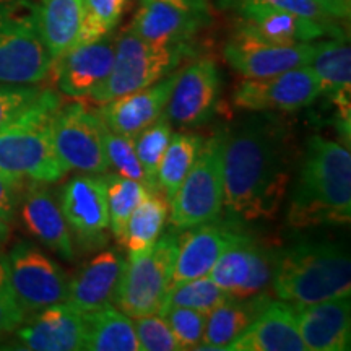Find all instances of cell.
<instances>
[{"mask_svg": "<svg viewBox=\"0 0 351 351\" xmlns=\"http://www.w3.org/2000/svg\"><path fill=\"white\" fill-rule=\"evenodd\" d=\"M295 145L274 112H256L223 134V210L241 225L271 219L291 182Z\"/></svg>", "mask_w": 351, "mask_h": 351, "instance_id": "cell-1", "label": "cell"}, {"mask_svg": "<svg viewBox=\"0 0 351 351\" xmlns=\"http://www.w3.org/2000/svg\"><path fill=\"white\" fill-rule=\"evenodd\" d=\"M351 219V153L320 135L307 142L287 223L293 230L348 225Z\"/></svg>", "mask_w": 351, "mask_h": 351, "instance_id": "cell-2", "label": "cell"}, {"mask_svg": "<svg viewBox=\"0 0 351 351\" xmlns=\"http://www.w3.org/2000/svg\"><path fill=\"white\" fill-rule=\"evenodd\" d=\"M271 289L295 307L350 296L351 262L339 244L302 241L275 254Z\"/></svg>", "mask_w": 351, "mask_h": 351, "instance_id": "cell-3", "label": "cell"}, {"mask_svg": "<svg viewBox=\"0 0 351 351\" xmlns=\"http://www.w3.org/2000/svg\"><path fill=\"white\" fill-rule=\"evenodd\" d=\"M60 96L41 90L32 104L0 129V173L23 182L54 184L67 174L52 147V119Z\"/></svg>", "mask_w": 351, "mask_h": 351, "instance_id": "cell-4", "label": "cell"}, {"mask_svg": "<svg viewBox=\"0 0 351 351\" xmlns=\"http://www.w3.org/2000/svg\"><path fill=\"white\" fill-rule=\"evenodd\" d=\"M52 60L33 0H0V83L36 85L51 75Z\"/></svg>", "mask_w": 351, "mask_h": 351, "instance_id": "cell-5", "label": "cell"}, {"mask_svg": "<svg viewBox=\"0 0 351 351\" xmlns=\"http://www.w3.org/2000/svg\"><path fill=\"white\" fill-rule=\"evenodd\" d=\"M191 52V46H160L145 41L125 28L116 36V54L111 72L88 99L104 104L150 86L174 72Z\"/></svg>", "mask_w": 351, "mask_h": 351, "instance_id": "cell-6", "label": "cell"}, {"mask_svg": "<svg viewBox=\"0 0 351 351\" xmlns=\"http://www.w3.org/2000/svg\"><path fill=\"white\" fill-rule=\"evenodd\" d=\"M223 212V134L202 143L194 165L169 200V223L176 230L199 226Z\"/></svg>", "mask_w": 351, "mask_h": 351, "instance_id": "cell-7", "label": "cell"}, {"mask_svg": "<svg viewBox=\"0 0 351 351\" xmlns=\"http://www.w3.org/2000/svg\"><path fill=\"white\" fill-rule=\"evenodd\" d=\"M176 249L178 236L174 232H168L160 236L156 244L147 254L127 257L114 298L117 309L129 317L160 313L171 285Z\"/></svg>", "mask_w": 351, "mask_h": 351, "instance_id": "cell-8", "label": "cell"}, {"mask_svg": "<svg viewBox=\"0 0 351 351\" xmlns=\"http://www.w3.org/2000/svg\"><path fill=\"white\" fill-rule=\"evenodd\" d=\"M103 135V121L82 103L62 104L52 119V147L67 173H106L109 166Z\"/></svg>", "mask_w": 351, "mask_h": 351, "instance_id": "cell-9", "label": "cell"}, {"mask_svg": "<svg viewBox=\"0 0 351 351\" xmlns=\"http://www.w3.org/2000/svg\"><path fill=\"white\" fill-rule=\"evenodd\" d=\"M13 295L26 315L67 300L69 278L36 244L20 241L5 254Z\"/></svg>", "mask_w": 351, "mask_h": 351, "instance_id": "cell-10", "label": "cell"}, {"mask_svg": "<svg viewBox=\"0 0 351 351\" xmlns=\"http://www.w3.org/2000/svg\"><path fill=\"white\" fill-rule=\"evenodd\" d=\"M320 96V83L311 65L276 75L244 78L232 93L236 108L252 112H293L311 106Z\"/></svg>", "mask_w": 351, "mask_h": 351, "instance_id": "cell-11", "label": "cell"}, {"mask_svg": "<svg viewBox=\"0 0 351 351\" xmlns=\"http://www.w3.org/2000/svg\"><path fill=\"white\" fill-rule=\"evenodd\" d=\"M314 41L280 44L257 36L249 29L234 26V33L223 49L226 62L244 78H263L309 65Z\"/></svg>", "mask_w": 351, "mask_h": 351, "instance_id": "cell-12", "label": "cell"}, {"mask_svg": "<svg viewBox=\"0 0 351 351\" xmlns=\"http://www.w3.org/2000/svg\"><path fill=\"white\" fill-rule=\"evenodd\" d=\"M221 93V75L212 59H197L178 70L165 116L179 129L199 127L213 117Z\"/></svg>", "mask_w": 351, "mask_h": 351, "instance_id": "cell-13", "label": "cell"}, {"mask_svg": "<svg viewBox=\"0 0 351 351\" xmlns=\"http://www.w3.org/2000/svg\"><path fill=\"white\" fill-rule=\"evenodd\" d=\"M106 176L85 174L69 179L60 189V210L70 231L88 249L104 245L109 231Z\"/></svg>", "mask_w": 351, "mask_h": 351, "instance_id": "cell-14", "label": "cell"}, {"mask_svg": "<svg viewBox=\"0 0 351 351\" xmlns=\"http://www.w3.org/2000/svg\"><path fill=\"white\" fill-rule=\"evenodd\" d=\"M274 265L275 252L245 234L218 258L207 276L232 298L247 300L267 295V289L271 285Z\"/></svg>", "mask_w": 351, "mask_h": 351, "instance_id": "cell-15", "label": "cell"}, {"mask_svg": "<svg viewBox=\"0 0 351 351\" xmlns=\"http://www.w3.org/2000/svg\"><path fill=\"white\" fill-rule=\"evenodd\" d=\"M245 236L239 225L215 219L199 226L187 228L178 236V249L171 275V287L189 280L207 276L212 267L231 245L239 243Z\"/></svg>", "mask_w": 351, "mask_h": 351, "instance_id": "cell-16", "label": "cell"}, {"mask_svg": "<svg viewBox=\"0 0 351 351\" xmlns=\"http://www.w3.org/2000/svg\"><path fill=\"white\" fill-rule=\"evenodd\" d=\"M116 34L72 46L59 59L52 62L59 91L70 98H90L95 90L103 85L114 64Z\"/></svg>", "mask_w": 351, "mask_h": 351, "instance_id": "cell-17", "label": "cell"}, {"mask_svg": "<svg viewBox=\"0 0 351 351\" xmlns=\"http://www.w3.org/2000/svg\"><path fill=\"white\" fill-rule=\"evenodd\" d=\"M16 215L21 225L38 243L46 245L65 261H73V241L70 228L56 195L44 182H26L21 189Z\"/></svg>", "mask_w": 351, "mask_h": 351, "instance_id": "cell-18", "label": "cell"}, {"mask_svg": "<svg viewBox=\"0 0 351 351\" xmlns=\"http://www.w3.org/2000/svg\"><path fill=\"white\" fill-rule=\"evenodd\" d=\"M210 21L212 15L207 13L189 10L163 0H140L127 29L160 46H191L192 39Z\"/></svg>", "mask_w": 351, "mask_h": 351, "instance_id": "cell-19", "label": "cell"}, {"mask_svg": "<svg viewBox=\"0 0 351 351\" xmlns=\"http://www.w3.org/2000/svg\"><path fill=\"white\" fill-rule=\"evenodd\" d=\"M231 12L236 16V26L280 44L313 43L326 36H345L337 21L313 20L280 8L241 5Z\"/></svg>", "mask_w": 351, "mask_h": 351, "instance_id": "cell-20", "label": "cell"}, {"mask_svg": "<svg viewBox=\"0 0 351 351\" xmlns=\"http://www.w3.org/2000/svg\"><path fill=\"white\" fill-rule=\"evenodd\" d=\"M20 348L32 351H78L85 343V319L67 302L26 315L15 328Z\"/></svg>", "mask_w": 351, "mask_h": 351, "instance_id": "cell-21", "label": "cell"}, {"mask_svg": "<svg viewBox=\"0 0 351 351\" xmlns=\"http://www.w3.org/2000/svg\"><path fill=\"white\" fill-rule=\"evenodd\" d=\"M176 77L178 70L150 86L99 104L96 114L109 130L134 138L165 112Z\"/></svg>", "mask_w": 351, "mask_h": 351, "instance_id": "cell-22", "label": "cell"}, {"mask_svg": "<svg viewBox=\"0 0 351 351\" xmlns=\"http://www.w3.org/2000/svg\"><path fill=\"white\" fill-rule=\"evenodd\" d=\"M125 262L124 256L114 249L96 254L69 280L65 302L82 314L111 306Z\"/></svg>", "mask_w": 351, "mask_h": 351, "instance_id": "cell-23", "label": "cell"}, {"mask_svg": "<svg viewBox=\"0 0 351 351\" xmlns=\"http://www.w3.org/2000/svg\"><path fill=\"white\" fill-rule=\"evenodd\" d=\"M230 351H304L296 322V307L282 300L270 301L228 346Z\"/></svg>", "mask_w": 351, "mask_h": 351, "instance_id": "cell-24", "label": "cell"}, {"mask_svg": "<svg viewBox=\"0 0 351 351\" xmlns=\"http://www.w3.org/2000/svg\"><path fill=\"white\" fill-rule=\"evenodd\" d=\"M296 322L307 351L350 350V296H339L315 304L296 307Z\"/></svg>", "mask_w": 351, "mask_h": 351, "instance_id": "cell-25", "label": "cell"}, {"mask_svg": "<svg viewBox=\"0 0 351 351\" xmlns=\"http://www.w3.org/2000/svg\"><path fill=\"white\" fill-rule=\"evenodd\" d=\"M269 301L270 296L267 295L247 298V300L228 298L225 302L207 314L204 339L197 350L226 351L228 346L247 328Z\"/></svg>", "mask_w": 351, "mask_h": 351, "instance_id": "cell-26", "label": "cell"}, {"mask_svg": "<svg viewBox=\"0 0 351 351\" xmlns=\"http://www.w3.org/2000/svg\"><path fill=\"white\" fill-rule=\"evenodd\" d=\"M85 343L88 351H142L135 333L134 320L121 309L106 306L83 314Z\"/></svg>", "mask_w": 351, "mask_h": 351, "instance_id": "cell-27", "label": "cell"}, {"mask_svg": "<svg viewBox=\"0 0 351 351\" xmlns=\"http://www.w3.org/2000/svg\"><path fill=\"white\" fill-rule=\"evenodd\" d=\"M82 13L83 0H41L39 3V29L52 62L77 43Z\"/></svg>", "mask_w": 351, "mask_h": 351, "instance_id": "cell-28", "label": "cell"}, {"mask_svg": "<svg viewBox=\"0 0 351 351\" xmlns=\"http://www.w3.org/2000/svg\"><path fill=\"white\" fill-rule=\"evenodd\" d=\"M168 215V199L161 189H153L134 210L119 239L127 257H138L150 251L163 232Z\"/></svg>", "mask_w": 351, "mask_h": 351, "instance_id": "cell-29", "label": "cell"}, {"mask_svg": "<svg viewBox=\"0 0 351 351\" xmlns=\"http://www.w3.org/2000/svg\"><path fill=\"white\" fill-rule=\"evenodd\" d=\"M311 69L319 78L320 95L328 98L351 96V49L345 36L314 41Z\"/></svg>", "mask_w": 351, "mask_h": 351, "instance_id": "cell-30", "label": "cell"}, {"mask_svg": "<svg viewBox=\"0 0 351 351\" xmlns=\"http://www.w3.org/2000/svg\"><path fill=\"white\" fill-rule=\"evenodd\" d=\"M202 143H204V140L197 134L176 132V134L171 135L156 174L158 187L165 192L168 202L174 195V192L178 191V187L181 186L189 169L194 165Z\"/></svg>", "mask_w": 351, "mask_h": 351, "instance_id": "cell-31", "label": "cell"}, {"mask_svg": "<svg viewBox=\"0 0 351 351\" xmlns=\"http://www.w3.org/2000/svg\"><path fill=\"white\" fill-rule=\"evenodd\" d=\"M106 179L109 230L119 241L134 210L142 204V200L153 189L145 186L143 182L135 181V179L122 178L119 174L106 176Z\"/></svg>", "mask_w": 351, "mask_h": 351, "instance_id": "cell-32", "label": "cell"}, {"mask_svg": "<svg viewBox=\"0 0 351 351\" xmlns=\"http://www.w3.org/2000/svg\"><path fill=\"white\" fill-rule=\"evenodd\" d=\"M228 298H231L230 293L215 285L208 276H200V278L171 287L158 314L163 315L169 307H187V309L199 311L202 314H208Z\"/></svg>", "mask_w": 351, "mask_h": 351, "instance_id": "cell-33", "label": "cell"}, {"mask_svg": "<svg viewBox=\"0 0 351 351\" xmlns=\"http://www.w3.org/2000/svg\"><path fill=\"white\" fill-rule=\"evenodd\" d=\"M171 135H173V125L163 112L153 124L134 137L135 153H137L140 166L150 189H160L156 182V174Z\"/></svg>", "mask_w": 351, "mask_h": 351, "instance_id": "cell-34", "label": "cell"}, {"mask_svg": "<svg viewBox=\"0 0 351 351\" xmlns=\"http://www.w3.org/2000/svg\"><path fill=\"white\" fill-rule=\"evenodd\" d=\"M129 2L130 0H83L82 26L75 44L96 41L114 33Z\"/></svg>", "mask_w": 351, "mask_h": 351, "instance_id": "cell-35", "label": "cell"}, {"mask_svg": "<svg viewBox=\"0 0 351 351\" xmlns=\"http://www.w3.org/2000/svg\"><path fill=\"white\" fill-rule=\"evenodd\" d=\"M103 138L104 153H106L109 168L112 166L117 171V174L122 176V178L135 179V181H140L145 186H148L142 166H140L137 153H135L134 138L109 130L106 125H104Z\"/></svg>", "mask_w": 351, "mask_h": 351, "instance_id": "cell-36", "label": "cell"}, {"mask_svg": "<svg viewBox=\"0 0 351 351\" xmlns=\"http://www.w3.org/2000/svg\"><path fill=\"white\" fill-rule=\"evenodd\" d=\"M181 350H197L205 332L207 314L187 307H169L163 314Z\"/></svg>", "mask_w": 351, "mask_h": 351, "instance_id": "cell-37", "label": "cell"}, {"mask_svg": "<svg viewBox=\"0 0 351 351\" xmlns=\"http://www.w3.org/2000/svg\"><path fill=\"white\" fill-rule=\"evenodd\" d=\"M134 320L135 333L143 351H181L166 319L160 314H145Z\"/></svg>", "mask_w": 351, "mask_h": 351, "instance_id": "cell-38", "label": "cell"}, {"mask_svg": "<svg viewBox=\"0 0 351 351\" xmlns=\"http://www.w3.org/2000/svg\"><path fill=\"white\" fill-rule=\"evenodd\" d=\"M217 3L219 8L230 12L241 5H263L288 10L319 21H337L320 0H217Z\"/></svg>", "mask_w": 351, "mask_h": 351, "instance_id": "cell-39", "label": "cell"}, {"mask_svg": "<svg viewBox=\"0 0 351 351\" xmlns=\"http://www.w3.org/2000/svg\"><path fill=\"white\" fill-rule=\"evenodd\" d=\"M39 93H41V88L38 86L2 83L0 85V129L28 108Z\"/></svg>", "mask_w": 351, "mask_h": 351, "instance_id": "cell-40", "label": "cell"}, {"mask_svg": "<svg viewBox=\"0 0 351 351\" xmlns=\"http://www.w3.org/2000/svg\"><path fill=\"white\" fill-rule=\"evenodd\" d=\"M26 314L16 301L8 280L5 254H0V337L15 328L23 322Z\"/></svg>", "mask_w": 351, "mask_h": 351, "instance_id": "cell-41", "label": "cell"}, {"mask_svg": "<svg viewBox=\"0 0 351 351\" xmlns=\"http://www.w3.org/2000/svg\"><path fill=\"white\" fill-rule=\"evenodd\" d=\"M25 184L26 182L23 181H16V179L0 173V218L5 219L7 223H12L15 219L21 189Z\"/></svg>", "mask_w": 351, "mask_h": 351, "instance_id": "cell-42", "label": "cell"}, {"mask_svg": "<svg viewBox=\"0 0 351 351\" xmlns=\"http://www.w3.org/2000/svg\"><path fill=\"white\" fill-rule=\"evenodd\" d=\"M328 8V12L337 20H348L351 10V0H322Z\"/></svg>", "mask_w": 351, "mask_h": 351, "instance_id": "cell-43", "label": "cell"}, {"mask_svg": "<svg viewBox=\"0 0 351 351\" xmlns=\"http://www.w3.org/2000/svg\"><path fill=\"white\" fill-rule=\"evenodd\" d=\"M163 2H169L174 3V5L189 8V10L212 15V0H163Z\"/></svg>", "mask_w": 351, "mask_h": 351, "instance_id": "cell-44", "label": "cell"}, {"mask_svg": "<svg viewBox=\"0 0 351 351\" xmlns=\"http://www.w3.org/2000/svg\"><path fill=\"white\" fill-rule=\"evenodd\" d=\"M10 238V223H7L5 219L0 218V254H3V249Z\"/></svg>", "mask_w": 351, "mask_h": 351, "instance_id": "cell-45", "label": "cell"}, {"mask_svg": "<svg viewBox=\"0 0 351 351\" xmlns=\"http://www.w3.org/2000/svg\"><path fill=\"white\" fill-rule=\"evenodd\" d=\"M320 2H322V0H320ZM324 3V2H322ZM324 5H326V3H324ZM327 10H328V8H327ZM333 19H335V16H333Z\"/></svg>", "mask_w": 351, "mask_h": 351, "instance_id": "cell-46", "label": "cell"}]
</instances>
